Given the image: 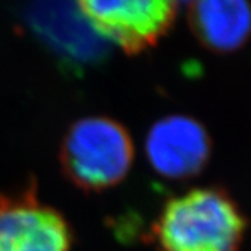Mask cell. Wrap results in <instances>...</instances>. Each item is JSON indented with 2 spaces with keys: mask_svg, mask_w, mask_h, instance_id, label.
Wrapping results in <instances>:
<instances>
[{
  "mask_svg": "<svg viewBox=\"0 0 251 251\" xmlns=\"http://www.w3.org/2000/svg\"><path fill=\"white\" fill-rule=\"evenodd\" d=\"M246 226L226 191L201 187L168 200L151 236L158 251H240Z\"/></svg>",
  "mask_w": 251,
  "mask_h": 251,
  "instance_id": "1",
  "label": "cell"
},
{
  "mask_svg": "<svg viewBox=\"0 0 251 251\" xmlns=\"http://www.w3.org/2000/svg\"><path fill=\"white\" fill-rule=\"evenodd\" d=\"M59 161L66 179L87 193L122 183L134 162V144L125 126L106 116L74 122L64 134Z\"/></svg>",
  "mask_w": 251,
  "mask_h": 251,
  "instance_id": "2",
  "label": "cell"
},
{
  "mask_svg": "<svg viewBox=\"0 0 251 251\" xmlns=\"http://www.w3.org/2000/svg\"><path fill=\"white\" fill-rule=\"evenodd\" d=\"M67 219L38 197L35 183L0 194V251H72Z\"/></svg>",
  "mask_w": 251,
  "mask_h": 251,
  "instance_id": "3",
  "label": "cell"
},
{
  "mask_svg": "<svg viewBox=\"0 0 251 251\" xmlns=\"http://www.w3.org/2000/svg\"><path fill=\"white\" fill-rule=\"evenodd\" d=\"M81 13L98 32L137 54L155 46L169 32L177 17L179 3L171 0L80 1Z\"/></svg>",
  "mask_w": 251,
  "mask_h": 251,
  "instance_id": "4",
  "label": "cell"
},
{
  "mask_svg": "<svg viewBox=\"0 0 251 251\" xmlns=\"http://www.w3.org/2000/svg\"><path fill=\"white\" fill-rule=\"evenodd\" d=\"M145 153L153 171L162 177L190 179L205 168L211 155V140L196 119L171 115L150 128Z\"/></svg>",
  "mask_w": 251,
  "mask_h": 251,
  "instance_id": "5",
  "label": "cell"
},
{
  "mask_svg": "<svg viewBox=\"0 0 251 251\" xmlns=\"http://www.w3.org/2000/svg\"><path fill=\"white\" fill-rule=\"evenodd\" d=\"M188 23L200 42L214 52H233L251 36V6L242 0L194 1Z\"/></svg>",
  "mask_w": 251,
  "mask_h": 251,
  "instance_id": "6",
  "label": "cell"
}]
</instances>
